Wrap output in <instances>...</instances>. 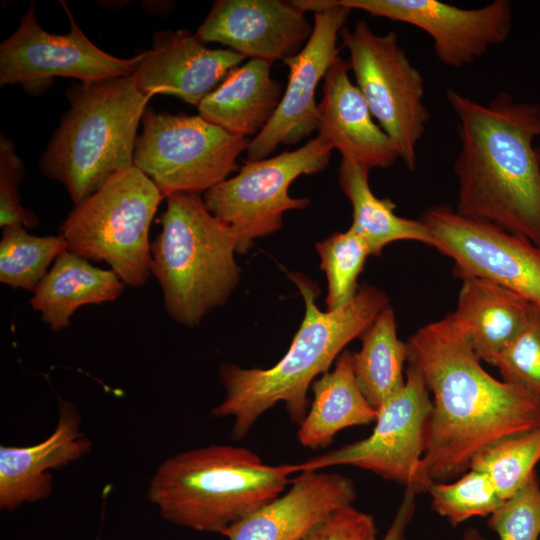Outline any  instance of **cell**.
<instances>
[{
  "instance_id": "cell-1",
  "label": "cell",
  "mask_w": 540,
  "mask_h": 540,
  "mask_svg": "<svg viewBox=\"0 0 540 540\" xmlns=\"http://www.w3.org/2000/svg\"><path fill=\"white\" fill-rule=\"evenodd\" d=\"M405 343L407 362L433 395L423 464L434 482L465 473L498 441L540 429V399L491 376L452 313L423 325Z\"/></svg>"
},
{
  "instance_id": "cell-2",
  "label": "cell",
  "mask_w": 540,
  "mask_h": 540,
  "mask_svg": "<svg viewBox=\"0 0 540 540\" xmlns=\"http://www.w3.org/2000/svg\"><path fill=\"white\" fill-rule=\"evenodd\" d=\"M460 150L458 213L491 222L540 247V104L497 93L487 104L449 89Z\"/></svg>"
},
{
  "instance_id": "cell-3",
  "label": "cell",
  "mask_w": 540,
  "mask_h": 540,
  "mask_svg": "<svg viewBox=\"0 0 540 540\" xmlns=\"http://www.w3.org/2000/svg\"><path fill=\"white\" fill-rule=\"evenodd\" d=\"M289 277L304 299L305 315L286 354L267 369L230 363L219 367L225 396L211 415L232 418V435L238 440L277 403H283L291 421L299 425L309 408L308 389L317 376L326 373L346 345L360 338L389 306L383 291L364 284L348 305L321 311L315 304L317 285L300 273H290Z\"/></svg>"
},
{
  "instance_id": "cell-4",
  "label": "cell",
  "mask_w": 540,
  "mask_h": 540,
  "mask_svg": "<svg viewBox=\"0 0 540 540\" xmlns=\"http://www.w3.org/2000/svg\"><path fill=\"white\" fill-rule=\"evenodd\" d=\"M296 472L300 463L269 465L244 447L211 444L160 463L147 499L169 523L221 534L284 493Z\"/></svg>"
},
{
  "instance_id": "cell-5",
  "label": "cell",
  "mask_w": 540,
  "mask_h": 540,
  "mask_svg": "<svg viewBox=\"0 0 540 540\" xmlns=\"http://www.w3.org/2000/svg\"><path fill=\"white\" fill-rule=\"evenodd\" d=\"M41 157L43 176L61 183L76 205L112 176L133 167L137 129L151 97L135 75L81 82Z\"/></svg>"
},
{
  "instance_id": "cell-6",
  "label": "cell",
  "mask_w": 540,
  "mask_h": 540,
  "mask_svg": "<svg viewBox=\"0 0 540 540\" xmlns=\"http://www.w3.org/2000/svg\"><path fill=\"white\" fill-rule=\"evenodd\" d=\"M162 228L151 243V274L176 323L193 327L227 302L240 279L238 238L195 193L166 197Z\"/></svg>"
},
{
  "instance_id": "cell-7",
  "label": "cell",
  "mask_w": 540,
  "mask_h": 540,
  "mask_svg": "<svg viewBox=\"0 0 540 540\" xmlns=\"http://www.w3.org/2000/svg\"><path fill=\"white\" fill-rule=\"evenodd\" d=\"M163 198L154 182L133 166L76 204L59 235L69 252L105 262L124 285L141 287L151 275L149 230Z\"/></svg>"
},
{
  "instance_id": "cell-8",
  "label": "cell",
  "mask_w": 540,
  "mask_h": 540,
  "mask_svg": "<svg viewBox=\"0 0 540 540\" xmlns=\"http://www.w3.org/2000/svg\"><path fill=\"white\" fill-rule=\"evenodd\" d=\"M133 165L147 175L164 198L205 193L240 169L248 138L232 134L199 115L155 113L146 109Z\"/></svg>"
},
{
  "instance_id": "cell-9",
  "label": "cell",
  "mask_w": 540,
  "mask_h": 540,
  "mask_svg": "<svg viewBox=\"0 0 540 540\" xmlns=\"http://www.w3.org/2000/svg\"><path fill=\"white\" fill-rule=\"evenodd\" d=\"M340 36L349 51L356 86L373 118L389 137L399 159L409 170H415L418 144L430 117L421 73L393 31L379 35L360 20L352 30L345 27Z\"/></svg>"
},
{
  "instance_id": "cell-10",
  "label": "cell",
  "mask_w": 540,
  "mask_h": 540,
  "mask_svg": "<svg viewBox=\"0 0 540 540\" xmlns=\"http://www.w3.org/2000/svg\"><path fill=\"white\" fill-rule=\"evenodd\" d=\"M333 148L319 135L300 148L257 161H245L238 173L203 193L207 209L237 235V253L257 238L282 227L283 214L304 209L307 198H294L289 187L301 175L324 170Z\"/></svg>"
},
{
  "instance_id": "cell-11",
  "label": "cell",
  "mask_w": 540,
  "mask_h": 540,
  "mask_svg": "<svg viewBox=\"0 0 540 540\" xmlns=\"http://www.w3.org/2000/svg\"><path fill=\"white\" fill-rule=\"evenodd\" d=\"M431 410L424 378L408 363L404 386L377 409L373 432L300 463L301 473L348 465L400 483L416 494L428 491L434 481L425 470L423 455Z\"/></svg>"
},
{
  "instance_id": "cell-12",
  "label": "cell",
  "mask_w": 540,
  "mask_h": 540,
  "mask_svg": "<svg viewBox=\"0 0 540 540\" xmlns=\"http://www.w3.org/2000/svg\"><path fill=\"white\" fill-rule=\"evenodd\" d=\"M70 31L54 34L37 22L32 2L21 16L17 30L0 45V85H19L27 93L46 91L55 77L96 82L135 74L145 56L118 58L93 44L79 28L62 1Z\"/></svg>"
},
{
  "instance_id": "cell-13",
  "label": "cell",
  "mask_w": 540,
  "mask_h": 540,
  "mask_svg": "<svg viewBox=\"0 0 540 540\" xmlns=\"http://www.w3.org/2000/svg\"><path fill=\"white\" fill-rule=\"evenodd\" d=\"M420 219L439 252L454 262L458 278L492 281L540 307V247L491 222L432 205Z\"/></svg>"
},
{
  "instance_id": "cell-14",
  "label": "cell",
  "mask_w": 540,
  "mask_h": 540,
  "mask_svg": "<svg viewBox=\"0 0 540 540\" xmlns=\"http://www.w3.org/2000/svg\"><path fill=\"white\" fill-rule=\"evenodd\" d=\"M292 3L303 12H313V31L302 50L283 61L289 69L288 84L271 120L249 141L245 151L247 161L267 158L280 144H297L318 131L315 93L320 80L339 57L338 36L351 10L333 0Z\"/></svg>"
},
{
  "instance_id": "cell-15",
  "label": "cell",
  "mask_w": 540,
  "mask_h": 540,
  "mask_svg": "<svg viewBox=\"0 0 540 540\" xmlns=\"http://www.w3.org/2000/svg\"><path fill=\"white\" fill-rule=\"evenodd\" d=\"M350 10H361L413 25L433 41L438 60L461 68L503 44L512 29V5L495 0L479 8H460L437 0H333Z\"/></svg>"
},
{
  "instance_id": "cell-16",
  "label": "cell",
  "mask_w": 540,
  "mask_h": 540,
  "mask_svg": "<svg viewBox=\"0 0 540 540\" xmlns=\"http://www.w3.org/2000/svg\"><path fill=\"white\" fill-rule=\"evenodd\" d=\"M304 13L292 1L217 0L195 35L272 64L295 56L309 40L313 25Z\"/></svg>"
},
{
  "instance_id": "cell-17",
  "label": "cell",
  "mask_w": 540,
  "mask_h": 540,
  "mask_svg": "<svg viewBox=\"0 0 540 540\" xmlns=\"http://www.w3.org/2000/svg\"><path fill=\"white\" fill-rule=\"evenodd\" d=\"M245 58L231 49H211L187 29L163 30L135 72L139 90L171 95L198 105Z\"/></svg>"
},
{
  "instance_id": "cell-18",
  "label": "cell",
  "mask_w": 540,
  "mask_h": 540,
  "mask_svg": "<svg viewBox=\"0 0 540 540\" xmlns=\"http://www.w3.org/2000/svg\"><path fill=\"white\" fill-rule=\"evenodd\" d=\"M352 480L337 473L302 472L280 496L221 532L228 540H301L339 508L352 505Z\"/></svg>"
},
{
  "instance_id": "cell-19",
  "label": "cell",
  "mask_w": 540,
  "mask_h": 540,
  "mask_svg": "<svg viewBox=\"0 0 540 540\" xmlns=\"http://www.w3.org/2000/svg\"><path fill=\"white\" fill-rule=\"evenodd\" d=\"M92 450L81 429L76 406L59 400L52 433L31 446H0V509L14 511L26 503L47 499L53 492L51 471L59 470Z\"/></svg>"
},
{
  "instance_id": "cell-20",
  "label": "cell",
  "mask_w": 540,
  "mask_h": 540,
  "mask_svg": "<svg viewBox=\"0 0 540 540\" xmlns=\"http://www.w3.org/2000/svg\"><path fill=\"white\" fill-rule=\"evenodd\" d=\"M349 69V62L338 57L324 77L318 135L342 158L369 169L390 167L399 157L374 122L361 91L351 82Z\"/></svg>"
},
{
  "instance_id": "cell-21",
  "label": "cell",
  "mask_w": 540,
  "mask_h": 540,
  "mask_svg": "<svg viewBox=\"0 0 540 540\" xmlns=\"http://www.w3.org/2000/svg\"><path fill=\"white\" fill-rule=\"evenodd\" d=\"M452 312L480 361L495 358L521 332L532 304L517 293L479 277H464Z\"/></svg>"
},
{
  "instance_id": "cell-22",
  "label": "cell",
  "mask_w": 540,
  "mask_h": 540,
  "mask_svg": "<svg viewBox=\"0 0 540 540\" xmlns=\"http://www.w3.org/2000/svg\"><path fill=\"white\" fill-rule=\"evenodd\" d=\"M270 69L271 63L260 59L233 68L199 102L198 115L232 134L255 137L271 120L283 95Z\"/></svg>"
},
{
  "instance_id": "cell-23",
  "label": "cell",
  "mask_w": 540,
  "mask_h": 540,
  "mask_svg": "<svg viewBox=\"0 0 540 540\" xmlns=\"http://www.w3.org/2000/svg\"><path fill=\"white\" fill-rule=\"evenodd\" d=\"M124 286L111 269L95 267L65 250L33 292L30 305L52 331L58 332L70 326L78 308L115 301Z\"/></svg>"
},
{
  "instance_id": "cell-24",
  "label": "cell",
  "mask_w": 540,
  "mask_h": 540,
  "mask_svg": "<svg viewBox=\"0 0 540 540\" xmlns=\"http://www.w3.org/2000/svg\"><path fill=\"white\" fill-rule=\"evenodd\" d=\"M313 400L299 424L297 438L306 448H325L341 430L375 422V409L362 393L353 370V353L344 350L334 369L312 384Z\"/></svg>"
},
{
  "instance_id": "cell-25",
  "label": "cell",
  "mask_w": 540,
  "mask_h": 540,
  "mask_svg": "<svg viewBox=\"0 0 540 540\" xmlns=\"http://www.w3.org/2000/svg\"><path fill=\"white\" fill-rule=\"evenodd\" d=\"M370 169L341 158L339 184L352 205V224L366 242L370 255L378 256L390 243L417 241L435 246V239L421 219L400 217L390 198H378L369 185Z\"/></svg>"
},
{
  "instance_id": "cell-26",
  "label": "cell",
  "mask_w": 540,
  "mask_h": 540,
  "mask_svg": "<svg viewBox=\"0 0 540 540\" xmlns=\"http://www.w3.org/2000/svg\"><path fill=\"white\" fill-rule=\"evenodd\" d=\"M360 339L361 349L353 353L354 374L366 399L378 409L405 384L407 347L397 336L396 316L390 306L377 315Z\"/></svg>"
},
{
  "instance_id": "cell-27",
  "label": "cell",
  "mask_w": 540,
  "mask_h": 540,
  "mask_svg": "<svg viewBox=\"0 0 540 540\" xmlns=\"http://www.w3.org/2000/svg\"><path fill=\"white\" fill-rule=\"evenodd\" d=\"M67 250L63 237L36 236L21 224L2 228L0 281L12 288L34 292L48 267Z\"/></svg>"
},
{
  "instance_id": "cell-28",
  "label": "cell",
  "mask_w": 540,
  "mask_h": 540,
  "mask_svg": "<svg viewBox=\"0 0 540 540\" xmlns=\"http://www.w3.org/2000/svg\"><path fill=\"white\" fill-rule=\"evenodd\" d=\"M540 461V429L505 438L480 452L470 469L487 475L502 500L513 496Z\"/></svg>"
},
{
  "instance_id": "cell-29",
  "label": "cell",
  "mask_w": 540,
  "mask_h": 540,
  "mask_svg": "<svg viewBox=\"0 0 540 540\" xmlns=\"http://www.w3.org/2000/svg\"><path fill=\"white\" fill-rule=\"evenodd\" d=\"M316 250L328 281L327 310L343 308L359 290L357 280L370 256L369 248L364 239L349 227L318 242Z\"/></svg>"
},
{
  "instance_id": "cell-30",
  "label": "cell",
  "mask_w": 540,
  "mask_h": 540,
  "mask_svg": "<svg viewBox=\"0 0 540 540\" xmlns=\"http://www.w3.org/2000/svg\"><path fill=\"white\" fill-rule=\"evenodd\" d=\"M432 508L457 526L476 516H490L503 502L484 473L469 469L453 483L434 482L428 490Z\"/></svg>"
},
{
  "instance_id": "cell-31",
  "label": "cell",
  "mask_w": 540,
  "mask_h": 540,
  "mask_svg": "<svg viewBox=\"0 0 540 540\" xmlns=\"http://www.w3.org/2000/svg\"><path fill=\"white\" fill-rule=\"evenodd\" d=\"M492 365L504 382L540 399V307L532 304L525 326Z\"/></svg>"
},
{
  "instance_id": "cell-32",
  "label": "cell",
  "mask_w": 540,
  "mask_h": 540,
  "mask_svg": "<svg viewBox=\"0 0 540 540\" xmlns=\"http://www.w3.org/2000/svg\"><path fill=\"white\" fill-rule=\"evenodd\" d=\"M487 524L500 540H538L540 484L536 473L489 516Z\"/></svg>"
},
{
  "instance_id": "cell-33",
  "label": "cell",
  "mask_w": 540,
  "mask_h": 540,
  "mask_svg": "<svg viewBox=\"0 0 540 540\" xmlns=\"http://www.w3.org/2000/svg\"><path fill=\"white\" fill-rule=\"evenodd\" d=\"M24 178V164L14 142L0 137V227L21 224L26 229L38 226V218L21 203L19 186Z\"/></svg>"
},
{
  "instance_id": "cell-34",
  "label": "cell",
  "mask_w": 540,
  "mask_h": 540,
  "mask_svg": "<svg viewBox=\"0 0 540 540\" xmlns=\"http://www.w3.org/2000/svg\"><path fill=\"white\" fill-rule=\"evenodd\" d=\"M301 540H378L374 518L352 505L337 509Z\"/></svg>"
},
{
  "instance_id": "cell-35",
  "label": "cell",
  "mask_w": 540,
  "mask_h": 540,
  "mask_svg": "<svg viewBox=\"0 0 540 540\" xmlns=\"http://www.w3.org/2000/svg\"><path fill=\"white\" fill-rule=\"evenodd\" d=\"M416 493L406 488L403 499L397 509L391 525L383 538L378 540H405V532L415 511Z\"/></svg>"
},
{
  "instance_id": "cell-36",
  "label": "cell",
  "mask_w": 540,
  "mask_h": 540,
  "mask_svg": "<svg viewBox=\"0 0 540 540\" xmlns=\"http://www.w3.org/2000/svg\"><path fill=\"white\" fill-rule=\"evenodd\" d=\"M463 540H484V539L476 529H468L464 533Z\"/></svg>"
},
{
  "instance_id": "cell-37",
  "label": "cell",
  "mask_w": 540,
  "mask_h": 540,
  "mask_svg": "<svg viewBox=\"0 0 540 540\" xmlns=\"http://www.w3.org/2000/svg\"><path fill=\"white\" fill-rule=\"evenodd\" d=\"M536 150H537V153H538V155L540 157V146H536Z\"/></svg>"
}]
</instances>
